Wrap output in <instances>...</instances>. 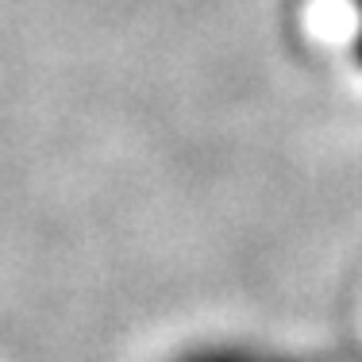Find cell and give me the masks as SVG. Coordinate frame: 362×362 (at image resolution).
Returning <instances> with one entry per match:
<instances>
[{
	"mask_svg": "<svg viewBox=\"0 0 362 362\" xmlns=\"http://www.w3.org/2000/svg\"><path fill=\"white\" fill-rule=\"evenodd\" d=\"M355 8H358V35H355V62L362 66V0H355Z\"/></svg>",
	"mask_w": 362,
	"mask_h": 362,
	"instance_id": "6da1fadb",
	"label": "cell"
}]
</instances>
